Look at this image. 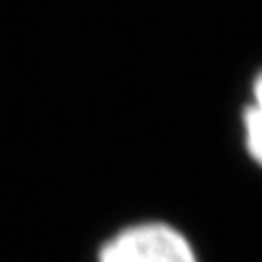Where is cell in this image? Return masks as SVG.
<instances>
[{"instance_id": "2", "label": "cell", "mask_w": 262, "mask_h": 262, "mask_svg": "<svg viewBox=\"0 0 262 262\" xmlns=\"http://www.w3.org/2000/svg\"><path fill=\"white\" fill-rule=\"evenodd\" d=\"M245 127V146H247L253 162L262 166V70L253 79L251 85V101L243 114Z\"/></svg>"}, {"instance_id": "1", "label": "cell", "mask_w": 262, "mask_h": 262, "mask_svg": "<svg viewBox=\"0 0 262 262\" xmlns=\"http://www.w3.org/2000/svg\"><path fill=\"white\" fill-rule=\"evenodd\" d=\"M96 262H199L190 241L166 223H138L120 229L98 251Z\"/></svg>"}]
</instances>
